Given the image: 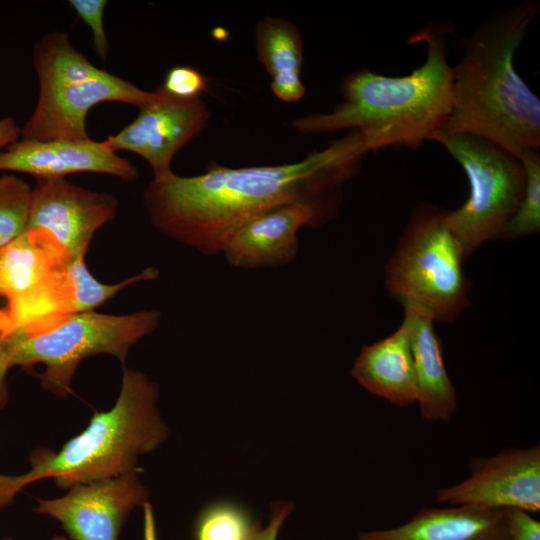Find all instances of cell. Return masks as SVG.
<instances>
[{
    "instance_id": "cell-1",
    "label": "cell",
    "mask_w": 540,
    "mask_h": 540,
    "mask_svg": "<svg viewBox=\"0 0 540 540\" xmlns=\"http://www.w3.org/2000/svg\"><path fill=\"white\" fill-rule=\"evenodd\" d=\"M367 153L360 133L350 130L296 163L243 168L210 163L201 175L152 180L144 205L159 232L204 255H219L242 225L280 206L305 204L320 223L328 220L342 186L358 173Z\"/></svg>"
},
{
    "instance_id": "cell-2",
    "label": "cell",
    "mask_w": 540,
    "mask_h": 540,
    "mask_svg": "<svg viewBox=\"0 0 540 540\" xmlns=\"http://www.w3.org/2000/svg\"><path fill=\"white\" fill-rule=\"evenodd\" d=\"M451 28L446 20H434L408 39L427 45L425 62L411 74L389 77L358 69L342 81L343 100L332 111L300 117L293 127L303 134L357 130L369 152L418 149L433 141L452 107V67L446 57Z\"/></svg>"
},
{
    "instance_id": "cell-3",
    "label": "cell",
    "mask_w": 540,
    "mask_h": 540,
    "mask_svg": "<svg viewBox=\"0 0 540 540\" xmlns=\"http://www.w3.org/2000/svg\"><path fill=\"white\" fill-rule=\"evenodd\" d=\"M539 7L536 0L516 4L463 39L464 54L452 67L451 112L439 134L482 137L517 157L539 150L540 100L514 67Z\"/></svg>"
},
{
    "instance_id": "cell-4",
    "label": "cell",
    "mask_w": 540,
    "mask_h": 540,
    "mask_svg": "<svg viewBox=\"0 0 540 540\" xmlns=\"http://www.w3.org/2000/svg\"><path fill=\"white\" fill-rule=\"evenodd\" d=\"M155 382L140 371L124 368L113 407L97 412L87 427L59 451L34 449L30 468L21 474L0 472V510L33 482L52 478L61 489L136 471L141 455L157 449L168 436L158 407Z\"/></svg>"
},
{
    "instance_id": "cell-5",
    "label": "cell",
    "mask_w": 540,
    "mask_h": 540,
    "mask_svg": "<svg viewBox=\"0 0 540 540\" xmlns=\"http://www.w3.org/2000/svg\"><path fill=\"white\" fill-rule=\"evenodd\" d=\"M446 213L436 205L418 207L385 270L386 288L396 301L444 322L467 307L470 288L465 256L446 224Z\"/></svg>"
},
{
    "instance_id": "cell-6",
    "label": "cell",
    "mask_w": 540,
    "mask_h": 540,
    "mask_svg": "<svg viewBox=\"0 0 540 540\" xmlns=\"http://www.w3.org/2000/svg\"><path fill=\"white\" fill-rule=\"evenodd\" d=\"M161 314L140 310L125 315L94 311L64 317L34 334L13 332L8 343L10 367L43 364L42 386L58 395L72 393L71 382L79 363L97 354H109L123 365L132 346L152 333Z\"/></svg>"
},
{
    "instance_id": "cell-7",
    "label": "cell",
    "mask_w": 540,
    "mask_h": 540,
    "mask_svg": "<svg viewBox=\"0 0 540 540\" xmlns=\"http://www.w3.org/2000/svg\"><path fill=\"white\" fill-rule=\"evenodd\" d=\"M433 141L443 145L468 178L467 200L446 213V224L467 257L484 242L502 237L522 200L525 171L516 155L482 137L438 134Z\"/></svg>"
},
{
    "instance_id": "cell-8",
    "label": "cell",
    "mask_w": 540,
    "mask_h": 540,
    "mask_svg": "<svg viewBox=\"0 0 540 540\" xmlns=\"http://www.w3.org/2000/svg\"><path fill=\"white\" fill-rule=\"evenodd\" d=\"M70 257L47 232L30 229L0 248V297L15 330L41 332L75 314Z\"/></svg>"
},
{
    "instance_id": "cell-9",
    "label": "cell",
    "mask_w": 540,
    "mask_h": 540,
    "mask_svg": "<svg viewBox=\"0 0 540 540\" xmlns=\"http://www.w3.org/2000/svg\"><path fill=\"white\" fill-rule=\"evenodd\" d=\"M153 96L154 91L142 90L88 62L67 74L39 84L37 104L21 128L20 139H88L86 117L97 104L120 102L140 109Z\"/></svg>"
},
{
    "instance_id": "cell-10",
    "label": "cell",
    "mask_w": 540,
    "mask_h": 540,
    "mask_svg": "<svg viewBox=\"0 0 540 540\" xmlns=\"http://www.w3.org/2000/svg\"><path fill=\"white\" fill-rule=\"evenodd\" d=\"M209 118L201 98H178L159 86L137 117L105 142L116 153L129 151L144 158L152 169L153 181L159 182L173 174L175 154L200 134Z\"/></svg>"
},
{
    "instance_id": "cell-11",
    "label": "cell",
    "mask_w": 540,
    "mask_h": 540,
    "mask_svg": "<svg viewBox=\"0 0 540 540\" xmlns=\"http://www.w3.org/2000/svg\"><path fill=\"white\" fill-rule=\"evenodd\" d=\"M470 475L436 490L438 503L483 509L540 510V447L509 448L491 457H470Z\"/></svg>"
},
{
    "instance_id": "cell-12",
    "label": "cell",
    "mask_w": 540,
    "mask_h": 540,
    "mask_svg": "<svg viewBox=\"0 0 540 540\" xmlns=\"http://www.w3.org/2000/svg\"><path fill=\"white\" fill-rule=\"evenodd\" d=\"M68 490L58 498L37 499L35 512L57 520L70 540H118L130 513L148 502L137 471Z\"/></svg>"
},
{
    "instance_id": "cell-13",
    "label": "cell",
    "mask_w": 540,
    "mask_h": 540,
    "mask_svg": "<svg viewBox=\"0 0 540 540\" xmlns=\"http://www.w3.org/2000/svg\"><path fill=\"white\" fill-rule=\"evenodd\" d=\"M118 200L65 178L37 179L32 188L27 230L49 233L70 259L85 256L94 234L116 215Z\"/></svg>"
},
{
    "instance_id": "cell-14",
    "label": "cell",
    "mask_w": 540,
    "mask_h": 540,
    "mask_svg": "<svg viewBox=\"0 0 540 540\" xmlns=\"http://www.w3.org/2000/svg\"><path fill=\"white\" fill-rule=\"evenodd\" d=\"M0 171L30 174L36 179L65 178L75 173H102L126 181L138 177L137 168L104 141H37L19 139L0 151Z\"/></svg>"
},
{
    "instance_id": "cell-15",
    "label": "cell",
    "mask_w": 540,
    "mask_h": 540,
    "mask_svg": "<svg viewBox=\"0 0 540 540\" xmlns=\"http://www.w3.org/2000/svg\"><path fill=\"white\" fill-rule=\"evenodd\" d=\"M320 224L308 205L295 203L259 214L229 239L222 254L234 268L253 270L285 266L298 254V231Z\"/></svg>"
},
{
    "instance_id": "cell-16",
    "label": "cell",
    "mask_w": 540,
    "mask_h": 540,
    "mask_svg": "<svg viewBox=\"0 0 540 540\" xmlns=\"http://www.w3.org/2000/svg\"><path fill=\"white\" fill-rule=\"evenodd\" d=\"M506 510L458 505L422 508L406 523L361 531L358 540H506Z\"/></svg>"
},
{
    "instance_id": "cell-17",
    "label": "cell",
    "mask_w": 540,
    "mask_h": 540,
    "mask_svg": "<svg viewBox=\"0 0 540 540\" xmlns=\"http://www.w3.org/2000/svg\"><path fill=\"white\" fill-rule=\"evenodd\" d=\"M366 390L397 407L417 404L418 389L410 339L405 324L364 346L351 370Z\"/></svg>"
},
{
    "instance_id": "cell-18",
    "label": "cell",
    "mask_w": 540,
    "mask_h": 540,
    "mask_svg": "<svg viewBox=\"0 0 540 540\" xmlns=\"http://www.w3.org/2000/svg\"><path fill=\"white\" fill-rule=\"evenodd\" d=\"M413 355L420 414L429 421L449 422L457 409V392L445 368L434 320L424 312L404 308Z\"/></svg>"
},
{
    "instance_id": "cell-19",
    "label": "cell",
    "mask_w": 540,
    "mask_h": 540,
    "mask_svg": "<svg viewBox=\"0 0 540 540\" xmlns=\"http://www.w3.org/2000/svg\"><path fill=\"white\" fill-rule=\"evenodd\" d=\"M255 35L258 59L272 78L273 94L287 103L300 100L306 89L300 78L303 42L298 28L287 20L265 17Z\"/></svg>"
},
{
    "instance_id": "cell-20",
    "label": "cell",
    "mask_w": 540,
    "mask_h": 540,
    "mask_svg": "<svg viewBox=\"0 0 540 540\" xmlns=\"http://www.w3.org/2000/svg\"><path fill=\"white\" fill-rule=\"evenodd\" d=\"M525 171V190L519 207L501 239L511 240L535 234L540 229V154L527 149L518 156Z\"/></svg>"
},
{
    "instance_id": "cell-21",
    "label": "cell",
    "mask_w": 540,
    "mask_h": 540,
    "mask_svg": "<svg viewBox=\"0 0 540 540\" xmlns=\"http://www.w3.org/2000/svg\"><path fill=\"white\" fill-rule=\"evenodd\" d=\"M32 188L18 176H0V248L27 231Z\"/></svg>"
},
{
    "instance_id": "cell-22",
    "label": "cell",
    "mask_w": 540,
    "mask_h": 540,
    "mask_svg": "<svg viewBox=\"0 0 540 540\" xmlns=\"http://www.w3.org/2000/svg\"><path fill=\"white\" fill-rule=\"evenodd\" d=\"M257 523L240 507L218 503L204 510L196 523V540H250Z\"/></svg>"
},
{
    "instance_id": "cell-23",
    "label": "cell",
    "mask_w": 540,
    "mask_h": 540,
    "mask_svg": "<svg viewBox=\"0 0 540 540\" xmlns=\"http://www.w3.org/2000/svg\"><path fill=\"white\" fill-rule=\"evenodd\" d=\"M161 87L169 94L183 99L200 98L208 91L206 77L190 66H174L170 68Z\"/></svg>"
},
{
    "instance_id": "cell-24",
    "label": "cell",
    "mask_w": 540,
    "mask_h": 540,
    "mask_svg": "<svg viewBox=\"0 0 540 540\" xmlns=\"http://www.w3.org/2000/svg\"><path fill=\"white\" fill-rule=\"evenodd\" d=\"M68 3L91 29L93 49L105 60L108 56L109 43L104 30L103 14L108 2L106 0H70Z\"/></svg>"
},
{
    "instance_id": "cell-25",
    "label": "cell",
    "mask_w": 540,
    "mask_h": 540,
    "mask_svg": "<svg viewBox=\"0 0 540 540\" xmlns=\"http://www.w3.org/2000/svg\"><path fill=\"white\" fill-rule=\"evenodd\" d=\"M506 540H540V522L532 514L519 509H506Z\"/></svg>"
},
{
    "instance_id": "cell-26",
    "label": "cell",
    "mask_w": 540,
    "mask_h": 540,
    "mask_svg": "<svg viewBox=\"0 0 540 540\" xmlns=\"http://www.w3.org/2000/svg\"><path fill=\"white\" fill-rule=\"evenodd\" d=\"M15 330L14 324L6 311L0 308V408L8 396L7 373L9 371L8 343Z\"/></svg>"
},
{
    "instance_id": "cell-27",
    "label": "cell",
    "mask_w": 540,
    "mask_h": 540,
    "mask_svg": "<svg viewBox=\"0 0 540 540\" xmlns=\"http://www.w3.org/2000/svg\"><path fill=\"white\" fill-rule=\"evenodd\" d=\"M293 504L278 501L271 504L268 521L265 526L257 523L250 540H277L278 533L291 513Z\"/></svg>"
},
{
    "instance_id": "cell-28",
    "label": "cell",
    "mask_w": 540,
    "mask_h": 540,
    "mask_svg": "<svg viewBox=\"0 0 540 540\" xmlns=\"http://www.w3.org/2000/svg\"><path fill=\"white\" fill-rule=\"evenodd\" d=\"M21 128L12 117L0 119V151L20 139Z\"/></svg>"
},
{
    "instance_id": "cell-29",
    "label": "cell",
    "mask_w": 540,
    "mask_h": 540,
    "mask_svg": "<svg viewBox=\"0 0 540 540\" xmlns=\"http://www.w3.org/2000/svg\"><path fill=\"white\" fill-rule=\"evenodd\" d=\"M143 540H157L153 508L149 502L143 505Z\"/></svg>"
},
{
    "instance_id": "cell-30",
    "label": "cell",
    "mask_w": 540,
    "mask_h": 540,
    "mask_svg": "<svg viewBox=\"0 0 540 540\" xmlns=\"http://www.w3.org/2000/svg\"><path fill=\"white\" fill-rule=\"evenodd\" d=\"M51 540H70L67 537L60 536V535H54Z\"/></svg>"
},
{
    "instance_id": "cell-31",
    "label": "cell",
    "mask_w": 540,
    "mask_h": 540,
    "mask_svg": "<svg viewBox=\"0 0 540 540\" xmlns=\"http://www.w3.org/2000/svg\"><path fill=\"white\" fill-rule=\"evenodd\" d=\"M0 540H13V539L9 536H6V537L0 536Z\"/></svg>"
}]
</instances>
